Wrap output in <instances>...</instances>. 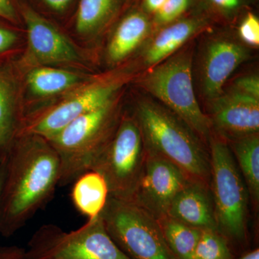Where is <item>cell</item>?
I'll return each instance as SVG.
<instances>
[{
    "label": "cell",
    "mask_w": 259,
    "mask_h": 259,
    "mask_svg": "<svg viewBox=\"0 0 259 259\" xmlns=\"http://www.w3.org/2000/svg\"><path fill=\"white\" fill-rule=\"evenodd\" d=\"M5 159L0 196V231L14 234L52 199L60 178L59 156L47 139L33 135L17 136Z\"/></svg>",
    "instance_id": "6da1fadb"
},
{
    "label": "cell",
    "mask_w": 259,
    "mask_h": 259,
    "mask_svg": "<svg viewBox=\"0 0 259 259\" xmlns=\"http://www.w3.org/2000/svg\"><path fill=\"white\" fill-rule=\"evenodd\" d=\"M136 115L146 151L171 162L190 180L209 185V151L185 121L150 100L140 102Z\"/></svg>",
    "instance_id": "7a4b0ae2"
},
{
    "label": "cell",
    "mask_w": 259,
    "mask_h": 259,
    "mask_svg": "<svg viewBox=\"0 0 259 259\" xmlns=\"http://www.w3.org/2000/svg\"><path fill=\"white\" fill-rule=\"evenodd\" d=\"M112 102L83 114L49 139L60 161L59 186L74 182L92 165L113 137L116 122Z\"/></svg>",
    "instance_id": "3957f363"
},
{
    "label": "cell",
    "mask_w": 259,
    "mask_h": 259,
    "mask_svg": "<svg viewBox=\"0 0 259 259\" xmlns=\"http://www.w3.org/2000/svg\"><path fill=\"white\" fill-rule=\"evenodd\" d=\"M209 143V189L218 231L243 239L246 232L248 189L226 141L211 136Z\"/></svg>",
    "instance_id": "277c9868"
},
{
    "label": "cell",
    "mask_w": 259,
    "mask_h": 259,
    "mask_svg": "<svg viewBox=\"0 0 259 259\" xmlns=\"http://www.w3.org/2000/svg\"><path fill=\"white\" fill-rule=\"evenodd\" d=\"M25 253L28 259H131L112 241L100 215L70 232L44 225L32 235Z\"/></svg>",
    "instance_id": "5b68a950"
},
{
    "label": "cell",
    "mask_w": 259,
    "mask_h": 259,
    "mask_svg": "<svg viewBox=\"0 0 259 259\" xmlns=\"http://www.w3.org/2000/svg\"><path fill=\"white\" fill-rule=\"evenodd\" d=\"M142 83L148 93L185 121L202 141H209L212 123L201 110L194 93L190 53L184 51L153 66Z\"/></svg>",
    "instance_id": "8992f818"
},
{
    "label": "cell",
    "mask_w": 259,
    "mask_h": 259,
    "mask_svg": "<svg viewBox=\"0 0 259 259\" xmlns=\"http://www.w3.org/2000/svg\"><path fill=\"white\" fill-rule=\"evenodd\" d=\"M100 217L109 236L131 259H177L157 220L130 201L109 197Z\"/></svg>",
    "instance_id": "52a82bcc"
},
{
    "label": "cell",
    "mask_w": 259,
    "mask_h": 259,
    "mask_svg": "<svg viewBox=\"0 0 259 259\" xmlns=\"http://www.w3.org/2000/svg\"><path fill=\"white\" fill-rule=\"evenodd\" d=\"M146 148L136 119L123 117L90 171L106 181L109 197L130 201L144 166Z\"/></svg>",
    "instance_id": "ba28073f"
},
{
    "label": "cell",
    "mask_w": 259,
    "mask_h": 259,
    "mask_svg": "<svg viewBox=\"0 0 259 259\" xmlns=\"http://www.w3.org/2000/svg\"><path fill=\"white\" fill-rule=\"evenodd\" d=\"M190 180L171 162L146 151L144 166L130 202L158 221L167 216L172 201Z\"/></svg>",
    "instance_id": "9c48e42d"
},
{
    "label": "cell",
    "mask_w": 259,
    "mask_h": 259,
    "mask_svg": "<svg viewBox=\"0 0 259 259\" xmlns=\"http://www.w3.org/2000/svg\"><path fill=\"white\" fill-rule=\"evenodd\" d=\"M121 87L117 81L93 85L47 110L23 121L16 136L33 135L49 141L75 119L112 102Z\"/></svg>",
    "instance_id": "30bf717a"
},
{
    "label": "cell",
    "mask_w": 259,
    "mask_h": 259,
    "mask_svg": "<svg viewBox=\"0 0 259 259\" xmlns=\"http://www.w3.org/2000/svg\"><path fill=\"white\" fill-rule=\"evenodd\" d=\"M28 33L29 51L40 64H69L79 61L76 48L57 28L26 3L20 5Z\"/></svg>",
    "instance_id": "8fae6325"
},
{
    "label": "cell",
    "mask_w": 259,
    "mask_h": 259,
    "mask_svg": "<svg viewBox=\"0 0 259 259\" xmlns=\"http://www.w3.org/2000/svg\"><path fill=\"white\" fill-rule=\"evenodd\" d=\"M211 102V123L224 137L233 140L258 134V99L232 90Z\"/></svg>",
    "instance_id": "7c38bea8"
},
{
    "label": "cell",
    "mask_w": 259,
    "mask_h": 259,
    "mask_svg": "<svg viewBox=\"0 0 259 259\" xmlns=\"http://www.w3.org/2000/svg\"><path fill=\"white\" fill-rule=\"evenodd\" d=\"M248 56V50L238 42L229 40L211 42L206 50L202 66L204 96L211 101L222 95L227 80Z\"/></svg>",
    "instance_id": "4fadbf2b"
},
{
    "label": "cell",
    "mask_w": 259,
    "mask_h": 259,
    "mask_svg": "<svg viewBox=\"0 0 259 259\" xmlns=\"http://www.w3.org/2000/svg\"><path fill=\"white\" fill-rule=\"evenodd\" d=\"M167 216L202 231H218L209 185L198 181H188L172 201Z\"/></svg>",
    "instance_id": "5bb4252c"
},
{
    "label": "cell",
    "mask_w": 259,
    "mask_h": 259,
    "mask_svg": "<svg viewBox=\"0 0 259 259\" xmlns=\"http://www.w3.org/2000/svg\"><path fill=\"white\" fill-rule=\"evenodd\" d=\"M203 25L202 20L188 19L163 29L146 51V64L154 66L164 61L197 33Z\"/></svg>",
    "instance_id": "9a60e30c"
},
{
    "label": "cell",
    "mask_w": 259,
    "mask_h": 259,
    "mask_svg": "<svg viewBox=\"0 0 259 259\" xmlns=\"http://www.w3.org/2000/svg\"><path fill=\"white\" fill-rule=\"evenodd\" d=\"M109 195L105 179L97 172L88 171L74 181L71 197L77 210L90 220L100 215Z\"/></svg>",
    "instance_id": "2e32d148"
},
{
    "label": "cell",
    "mask_w": 259,
    "mask_h": 259,
    "mask_svg": "<svg viewBox=\"0 0 259 259\" xmlns=\"http://www.w3.org/2000/svg\"><path fill=\"white\" fill-rule=\"evenodd\" d=\"M150 22L143 13L134 12L125 17L116 28L109 44V59L112 62L123 60L147 37Z\"/></svg>",
    "instance_id": "e0dca14e"
},
{
    "label": "cell",
    "mask_w": 259,
    "mask_h": 259,
    "mask_svg": "<svg viewBox=\"0 0 259 259\" xmlns=\"http://www.w3.org/2000/svg\"><path fill=\"white\" fill-rule=\"evenodd\" d=\"M232 153L255 206L259 202L258 134L231 140Z\"/></svg>",
    "instance_id": "ac0fdd59"
},
{
    "label": "cell",
    "mask_w": 259,
    "mask_h": 259,
    "mask_svg": "<svg viewBox=\"0 0 259 259\" xmlns=\"http://www.w3.org/2000/svg\"><path fill=\"white\" fill-rule=\"evenodd\" d=\"M168 248L177 259H192L202 230L166 216L158 220Z\"/></svg>",
    "instance_id": "d6986e66"
},
{
    "label": "cell",
    "mask_w": 259,
    "mask_h": 259,
    "mask_svg": "<svg viewBox=\"0 0 259 259\" xmlns=\"http://www.w3.org/2000/svg\"><path fill=\"white\" fill-rule=\"evenodd\" d=\"M120 0H79L75 17L76 31L88 35L99 31L111 19Z\"/></svg>",
    "instance_id": "ffe728a7"
},
{
    "label": "cell",
    "mask_w": 259,
    "mask_h": 259,
    "mask_svg": "<svg viewBox=\"0 0 259 259\" xmlns=\"http://www.w3.org/2000/svg\"><path fill=\"white\" fill-rule=\"evenodd\" d=\"M79 75L66 70L40 67L28 75L30 91L37 96H50L67 90L81 81Z\"/></svg>",
    "instance_id": "44dd1931"
},
{
    "label": "cell",
    "mask_w": 259,
    "mask_h": 259,
    "mask_svg": "<svg viewBox=\"0 0 259 259\" xmlns=\"http://www.w3.org/2000/svg\"><path fill=\"white\" fill-rule=\"evenodd\" d=\"M15 112L9 85L0 79V148L8 149L15 136Z\"/></svg>",
    "instance_id": "7402d4cb"
},
{
    "label": "cell",
    "mask_w": 259,
    "mask_h": 259,
    "mask_svg": "<svg viewBox=\"0 0 259 259\" xmlns=\"http://www.w3.org/2000/svg\"><path fill=\"white\" fill-rule=\"evenodd\" d=\"M192 259H232L226 239L218 231L203 230Z\"/></svg>",
    "instance_id": "603a6c76"
},
{
    "label": "cell",
    "mask_w": 259,
    "mask_h": 259,
    "mask_svg": "<svg viewBox=\"0 0 259 259\" xmlns=\"http://www.w3.org/2000/svg\"><path fill=\"white\" fill-rule=\"evenodd\" d=\"M190 0H166L161 9L156 13V20L159 24L171 23L188 8Z\"/></svg>",
    "instance_id": "cb8c5ba5"
},
{
    "label": "cell",
    "mask_w": 259,
    "mask_h": 259,
    "mask_svg": "<svg viewBox=\"0 0 259 259\" xmlns=\"http://www.w3.org/2000/svg\"><path fill=\"white\" fill-rule=\"evenodd\" d=\"M239 35L248 45L258 47L259 20L253 13H248L242 22L239 27Z\"/></svg>",
    "instance_id": "d4e9b609"
},
{
    "label": "cell",
    "mask_w": 259,
    "mask_h": 259,
    "mask_svg": "<svg viewBox=\"0 0 259 259\" xmlns=\"http://www.w3.org/2000/svg\"><path fill=\"white\" fill-rule=\"evenodd\" d=\"M233 90L259 100V79L256 75H248L238 78Z\"/></svg>",
    "instance_id": "484cf974"
},
{
    "label": "cell",
    "mask_w": 259,
    "mask_h": 259,
    "mask_svg": "<svg viewBox=\"0 0 259 259\" xmlns=\"http://www.w3.org/2000/svg\"><path fill=\"white\" fill-rule=\"evenodd\" d=\"M20 5L17 0H0V18L10 23L20 22Z\"/></svg>",
    "instance_id": "4316f807"
},
{
    "label": "cell",
    "mask_w": 259,
    "mask_h": 259,
    "mask_svg": "<svg viewBox=\"0 0 259 259\" xmlns=\"http://www.w3.org/2000/svg\"><path fill=\"white\" fill-rule=\"evenodd\" d=\"M17 35L14 32L0 26V52L8 50L14 45L17 40Z\"/></svg>",
    "instance_id": "83f0119b"
},
{
    "label": "cell",
    "mask_w": 259,
    "mask_h": 259,
    "mask_svg": "<svg viewBox=\"0 0 259 259\" xmlns=\"http://www.w3.org/2000/svg\"><path fill=\"white\" fill-rule=\"evenodd\" d=\"M0 259H28L25 249L18 247H10L0 250Z\"/></svg>",
    "instance_id": "f1b7e54d"
},
{
    "label": "cell",
    "mask_w": 259,
    "mask_h": 259,
    "mask_svg": "<svg viewBox=\"0 0 259 259\" xmlns=\"http://www.w3.org/2000/svg\"><path fill=\"white\" fill-rule=\"evenodd\" d=\"M47 8L56 12L63 13L71 5L74 0H41Z\"/></svg>",
    "instance_id": "f546056e"
},
{
    "label": "cell",
    "mask_w": 259,
    "mask_h": 259,
    "mask_svg": "<svg viewBox=\"0 0 259 259\" xmlns=\"http://www.w3.org/2000/svg\"><path fill=\"white\" fill-rule=\"evenodd\" d=\"M213 4L223 10H233L240 5V0H210Z\"/></svg>",
    "instance_id": "4dcf8cb0"
},
{
    "label": "cell",
    "mask_w": 259,
    "mask_h": 259,
    "mask_svg": "<svg viewBox=\"0 0 259 259\" xmlns=\"http://www.w3.org/2000/svg\"><path fill=\"white\" fill-rule=\"evenodd\" d=\"M166 2V0H144V7L148 12L156 13Z\"/></svg>",
    "instance_id": "1f68e13d"
},
{
    "label": "cell",
    "mask_w": 259,
    "mask_h": 259,
    "mask_svg": "<svg viewBox=\"0 0 259 259\" xmlns=\"http://www.w3.org/2000/svg\"><path fill=\"white\" fill-rule=\"evenodd\" d=\"M5 175V159L2 161L0 164V196H1L2 190H3V182H4Z\"/></svg>",
    "instance_id": "d6a6232c"
},
{
    "label": "cell",
    "mask_w": 259,
    "mask_h": 259,
    "mask_svg": "<svg viewBox=\"0 0 259 259\" xmlns=\"http://www.w3.org/2000/svg\"><path fill=\"white\" fill-rule=\"evenodd\" d=\"M240 259H259V250L255 249L253 251L249 252Z\"/></svg>",
    "instance_id": "836d02e7"
}]
</instances>
